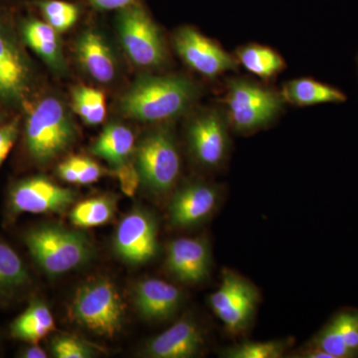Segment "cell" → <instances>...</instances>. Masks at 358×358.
Listing matches in <instances>:
<instances>
[{
	"label": "cell",
	"instance_id": "83f0119b",
	"mask_svg": "<svg viewBox=\"0 0 358 358\" xmlns=\"http://www.w3.org/2000/svg\"><path fill=\"white\" fill-rule=\"evenodd\" d=\"M45 21L58 32L67 31L79 18V9L75 4L61 0H39L36 2Z\"/></svg>",
	"mask_w": 358,
	"mask_h": 358
},
{
	"label": "cell",
	"instance_id": "d6a6232c",
	"mask_svg": "<svg viewBox=\"0 0 358 358\" xmlns=\"http://www.w3.org/2000/svg\"><path fill=\"white\" fill-rule=\"evenodd\" d=\"M115 174L119 179L122 192L127 196H134L141 182L140 173L136 169V164L129 159L127 160L121 166L115 167Z\"/></svg>",
	"mask_w": 358,
	"mask_h": 358
},
{
	"label": "cell",
	"instance_id": "603a6c76",
	"mask_svg": "<svg viewBox=\"0 0 358 358\" xmlns=\"http://www.w3.org/2000/svg\"><path fill=\"white\" fill-rule=\"evenodd\" d=\"M117 210V201L113 196L102 195L83 200L73 207L70 221L77 227L93 228L112 220Z\"/></svg>",
	"mask_w": 358,
	"mask_h": 358
},
{
	"label": "cell",
	"instance_id": "f1b7e54d",
	"mask_svg": "<svg viewBox=\"0 0 358 358\" xmlns=\"http://www.w3.org/2000/svg\"><path fill=\"white\" fill-rule=\"evenodd\" d=\"M315 348H320L322 352L331 355V358H348L355 355L350 352L346 345L345 339L341 336L338 326L334 320H331L329 324L315 338Z\"/></svg>",
	"mask_w": 358,
	"mask_h": 358
},
{
	"label": "cell",
	"instance_id": "8fae6325",
	"mask_svg": "<svg viewBox=\"0 0 358 358\" xmlns=\"http://www.w3.org/2000/svg\"><path fill=\"white\" fill-rule=\"evenodd\" d=\"M114 248L122 261L140 265L152 260L157 252V229L148 212L136 209L124 216L117 226Z\"/></svg>",
	"mask_w": 358,
	"mask_h": 358
},
{
	"label": "cell",
	"instance_id": "74e56055",
	"mask_svg": "<svg viewBox=\"0 0 358 358\" xmlns=\"http://www.w3.org/2000/svg\"><path fill=\"white\" fill-rule=\"evenodd\" d=\"M357 74H358V56H357Z\"/></svg>",
	"mask_w": 358,
	"mask_h": 358
},
{
	"label": "cell",
	"instance_id": "5bb4252c",
	"mask_svg": "<svg viewBox=\"0 0 358 358\" xmlns=\"http://www.w3.org/2000/svg\"><path fill=\"white\" fill-rule=\"evenodd\" d=\"M210 256L206 242L200 238L173 240L167 249V268L179 281L196 284L206 277Z\"/></svg>",
	"mask_w": 358,
	"mask_h": 358
},
{
	"label": "cell",
	"instance_id": "8d00e7d4",
	"mask_svg": "<svg viewBox=\"0 0 358 358\" xmlns=\"http://www.w3.org/2000/svg\"><path fill=\"white\" fill-rule=\"evenodd\" d=\"M2 124H4L3 117H2L1 113H0V126H1Z\"/></svg>",
	"mask_w": 358,
	"mask_h": 358
},
{
	"label": "cell",
	"instance_id": "277c9868",
	"mask_svg": "<svg viewBox=\"0 0 358 358\" xmlns=\"http://www.w3.org/2000/svg\"><path fill=\"white\" fill-rule=\"evenodd\" d=\"M24 242L35 262L54 277L81 267L93 256V246L83 233L54 224L27 231Z\"/></svg>",
	"mask_w": 358,
	"mask_h": 358
},
{
	"label": "cell",
	"instance_id": "5b68a950",
	"mask_svg": "<svg viewBox=\"0 0 358 358\" xmlns=\"http://www.w3.org/2000/svg\"><path fill=\"white\" fill-rule=\"evenodd\" d=\"M72 319L91 333L114 338L124 326L121 296L110 280L96 278L77 289L71 303Z\"/></svg>",
	"mask_w": 358,
	"mask_h": 358
},
{
	"label": "cell",
	"instance_id": "ac0fdd59",
	"mask_svg": "<svg viewBox=\"0 0 358 358\" xmlns=\"http://www.w3.org/2000/svg\"><path fill=\"white\" fill-rule=\"evenodd\" d=\"M21 38L25 46L44 61L52 70L64 73L66 61L57 30L54 29L46 21L34 17H25L18 22Z\"/></svg>",
	"mask_w": 358,
	"mask_h": 358
},
{
	"label": "cell",
	"instance_id": "30bf717a",
	"mask_svg": "<svg viewBox=\"0 0 358 358\" xmlns=\"http://www.w3.org/2000/svg\"><path fill=\"white\" fill-rule=\"evenodd\" d=\"M214 313L230 333L236 334L247 327L255 310L258 293L255 288L233 273L224 274L222 284L211 294Z\"/></svg>",
	"mask_w": 358,
	"mask_h": 358
},
{
	"label": "cell",
	"instance_id": "9a60e30c",
	"mask_svg": "<svg viewBox=\"0 0 358 358\" xmlns=\"http://www.w3.org/2000/svg\"><path fill=\"white\" fill-rule=\"evenodd\" d=\"M134 303L143 319L164 320L178 310L182 301L180 289L164 280L147 279L134 289Z\"/></svg>",
	"mask_w": 358,
	"mask_h": 358
},
{
	"label": "cell",
	"instance_id": "44dd1931",
	"mask_svg": "<svg viewBox=\"0 0 358 358\" xmlns=\"http://www.w3.org/2000/svg\"><path fill=\"white\" fill-rule=\"evenodd\" d=\"M134 148L133 131L117 122L108 124L91 147L92 154L117 167L129 159Z\"/></svg>",
	"mask_w": 358,
	"mask_h": 358
},
{
	"label": "cell",
	"instance_id": "2e32d148",
	"mask_svg": "<svg viewBox=\"0 0 358 358\" xmlns=\"http://www.w3.org/2000/svg\"><path fill=\"white\" fill-rule=\"evenodd\" d=\"M203 338L192 320H178L148 343L145 353L155 358H189L199 352Z\"/></svg>",
	"mask_w": 358,
	"mask_h": 358
},
{
	"label": "cell",
	"instance_id": "d4e9b609",
	"mask_svg": "<svg viewBox=\"0 0 358 358\" xmlns=\"http://www.w3.org/2000/svg\"><path fill=\"white\" fill-rule=\"evenodd\" d=\"M29 282V274L18 254L8 244L0 241V294L22 288Z\"/></svg>",
	"mask_w": 358,
	"mask_h": 358
},
{
	"label": "cell",
	"instance_id": "8992f818",
	"mask_svg": "<svg viewBox=\"0 0 358 358\" xmlns=\"http://www.w3.org/2000/svg\"><path fill=\"white\" fill-rule=\"evenodd\" d=\"M282 94L247 80H232L225 96L228 121L241 133L267 126L281 112Z\"/></svg>",
	"mask_w": 358,
	"mask_h": 358
},
{
	"label": "cell",
	"instance_id": "4dcf8cb0",
	"mask_svg": "<svg viewBox=\"0 0 358 358\" xmlns=\"http://www.w3.org/2000/svg\"><path fill=\"white\" fill-rule=\"evenodd\" d=\"M52 355L57 358H89L94 352L84 341L70 336H57L51 341Z\"/></svg>",
	"mask_w": 358,
	"mask_h": 358
},
{
	"label": "cell",
	"instance_id": "f546056e",
	"mask_svg": "<svg viewBox=\"0 0 358 358\" xmlns=\"http://www.w3.org/2000/svg\"><path fill=\"white\" fill-rule=\"evenodd\" d=\"M284 352V345L279 341L244 343L225 352L231 358H278Z\"/></svg>",
	"mask_w": 358,
	"mask_h": 358
},
{
	"label": "cell",
	"instance_id": "3957f363",
	"mask_svg": "<svg viewBox=\"0 0 358 358\" xmlns=\"http://www.w3.org/2000/svg\"><path fill=\"white\" fill-rule=\"evenodd\" d=\"M26 112L25 148L39 164L63 154L76 138V129L65 103L56 96H44L30 103Z\"/></svg>",
	"mask_w": 358,
	"mask_h": 358
},
{
	"label": "cell",
	"instance_id": "1f68e13d",
	"mask_svg": "<svg viewBox=\"0 0 358 358\" xmlns=\"http://www.w3.org/2000/svg\"><path fill=\"white\" fill-rule=\"evenodd\" d=\"M352 355L358 353V313L343 312L333 319Z\"/></svg>",
	"mask_w": 358,
	"mask_h": 358
},
{
	"label": "cell",
	"instance_id": "6da1fadb",
	"mask_svg": "<svg viewBox=\"0 0 358 358\" xmlns=\"http://www.w3.org/2000/svg\"><path fill=\"white\" fill-rule=\"evenodd\" d=\"M196 96L192 81L180 76H141L122 96V114L145 122L169 121L190 107Z\"/></svg>",
	"mask_w": 358,
	"mask_h": 358
},
{
	"label": "cell",
	"instance_id": "9c48e42d",
	"mask_svg": "<svg viewBox=\"0 0 358 358\" xmlns=\"http://www.w3.org/2000/svg\"><path fill=\"white\" fill-rule=\"evenodd\" d=\"M75 199L73 190L36 176L21 179L11 187L8 206L13 214L57 213L67 209Z\"/></svg>",
	"mask_w": 358,
	"mask_h": 358
},
{
	"label": "cell",
	"instance_id": "d590c367",
	"mask_svg": "<svg viewBox=\"0 0 358 358\" xmlns=\"http://www.w3.org/2000/svg\"><path fill=\"white\" fill-rule=\"evenodd\" d=\"M21 357L24 358H46L48 357L47 352H45L38 343H29L27 348L21 352Z\"/></svg>",
	"mask_w": 358,
	"mask_h": 358
},
{
	"label": "cell",
	"instance_id": "484cf974",
	"mask_svg": "<svg viewBox=\"0 0 358 358\" xmlns=\"http://www.w3.org/2000/svg\"><path fill=\"white\" fill-rule=\"evenodd\" d=\"M73 109L85 124L96 126L105 121L107 115L105 96L102 92L88 86H77L72 92Z\"/></svg>",
	"mask_w": 358,
	"mask_h": 358
},
{
	"label": "cell",
	"instance_id": "e0dca14e",
	"mask_svg": "<svg viewBox=\"0 0 358 358\" xmlns=\"http://www.w3.org/2000/svg\"><path fill=\"white\" fill-rule=\"evenodd\" d=\"M217 201L218 193L212 186L201 183L185 186L171 200V222L179 227H189L201 222L213 212Z\"/></svg>",
	"mask_w": 358,
	"mask_h": 358
},
{
	"label": "cell",
	"instance_id": "cb8c5ba5",
	"mask_svg": "<svg viewBox=\"0 0 358 358\" xmlns=\"http://www.w3.org/2000/svg\"><path fill=\"white\" fill-rule=\"evenodd\" d=\"M238 58L245 69L263 79L275 76L285 68L284 60L277 52L260 45L243 47L238 51Z\"/></svg>",
	"mask_w": 358,
	"mask_h": 358
},
{
	"label": "cell",
	"instance_id": "ba28073f",
	"mask_svg": "<svg viewBox=\"0 0 358 358\" xmlns=\"http://www.w3.org/2000/svg\"><path fill=\"white\" fill-rule=\"evenodd\" d=\"M141 183L155 192L171 190L180 173L178 147L171 131L159 129L145 136L136 152Z\"/></svg>",
	"mask_w": 358,
	"mask_h": 358
},
{
	"label": "cell",
	"instance_id": "7c38bea8",
	"mask_svg": "<svg viewBox=\"0 0 358 358\" xmlns=\"http://www.w3.org/2000/svg\"><path fill=\"white\" fill-rule=\"evenodd\" d=\"M174 46L186 64L205 77H217L236 67L227 52L193 28H181L174 37Z\"/></svg>",
	"mask_w": 358,
	"mask_h": 358
},
{
	"label": "cell",
	"instance_id": "7402d4cb",
	"mask_svg": "<svg viewBox=\"0 0 358 358\" xmlns=\"http://www.w3.org/2000/svg\"><path fill=\"white\" fill-rule=\"evenodd\" d=\"M55 329V320L46 303L34 301L10 326L11 336L28 343H38Z\"/></svg>",
	"mask_w": 358,
	"mask_h": 358
},
{
	"label": "cell",
	"instance_id": "ffe728a7",
	"mask_svg": "<svg viewBox=\"0 0 358 358\" xmlns=\"http://www.w3.org/2000/svg\"><path fill=\"white\" fill-rule=\"evenodd\" d=\"M281 94L284 101L299 107H310L320 103H339L348 100V96L341 90L310 78H301L287 82Z\"/></svg>",
	"mask_w": 358,
	"mask_h": 358
},
{
	"label": "cell",
	"instance_id": "4fadbf2b",
	"mask_svg": "<svg viewBox=\"0 0 358 358\" xmlns=\"http://www.w3.org/2000/svg\"><path fill=\"white\" fill-rule=\"evenodd\" d=\"M188 138L193 154L204 166H218L227 154V129L216 110L197 117L190 124Z\"/></svg>",
	"mask_w": 358,
	"mask_h": 358
},
{
	"label": "cell",
	"instance_id": "4316f807",
	"mask_svg": "<svg viewBox=\"0 0 358 358\" xmlns=\"http://www.w3.org/2000/svg\"><path fill=\"white\" fill-rule=\"evenodd\" d=\"M57 173L67 182L90 185L102 178L103 169L89 157H72L59 164Z\"/></svg>",
	"mask_w": 358,
	"mask_h": 358
},
{
	"label": "cell",
	"instance_id": "52a82bcc",
	"mask_svg": "<svg viewBox=\"0 0 358 358\" xmlns=\"http://www.w3.org/2000/svg\"><path fill=\"white\" fill-rule=\"evenodd\" d=\"M117 29L122 48L134 64L157 68L166 62V47L159 27L140 4L120 10Z\"/></svg>",
	"mask_w": 358,
	"mask_h": 358
},
{
	"label": "cell",
	"instance_id": "d6986e66",
	"mask_svg": "<svg viewBox=\"0 0 358 358\" xmlns=\"http://www.w3.org/2000/svg\"><path fill=\"white\" fill-rule=\"evenodd\" d=\"M80 64L98 83L109 84L115 77V60L112 49L102 35L96 31L82 33L76 42Z\"/></svg>",
	"mask_w": 358,
	"mask_h": 358
},
{
	"label": "cell",
	"instance_id": "e575fe53",
	"mask_svg": "<svg viewBox=\"0 0 358 358\" xmlns=\"http://www.w3.org/2000/svg\"><path fill=\"white\" fill-rule=\"evenodd\" d=\"M90 3L99 10H121L126 7L133 6L138 0H88Z\"/></svg>",
	"mask_w": 358,
	"mask_h": 358
},
{
	"label": "cell",
	"instance_id": "7a4b0ae2",
	"mask_svg": "<svg viewBox=\"0 0 358 358\" xmlns=\"http://www.w3.org/2000/svg\"><path fill=\"white\" fill-rule=\"evenodd\" d=\"M36 86V73L18 24L13 15L0 6V105L26 110L31 103Z\"/></svg>",
	"mask_w": 358,
	"mask_h": 358
},
{
	"label": "cell",
	"instance_id": "836d02e7",
	"mask_svg": "<svg viewBox=\"0 0 358 358\" xmlns=\"http://www.w3.org/2000/svg\"><path fill=\"white\" fill-rule=\"evenodd\" d=\"M20 131V117L16 115L10 121L0 126V166L13 150Z\"/></svg>",
	"mask_w": 358,
	"mask_h": 358
}]
</instances>
